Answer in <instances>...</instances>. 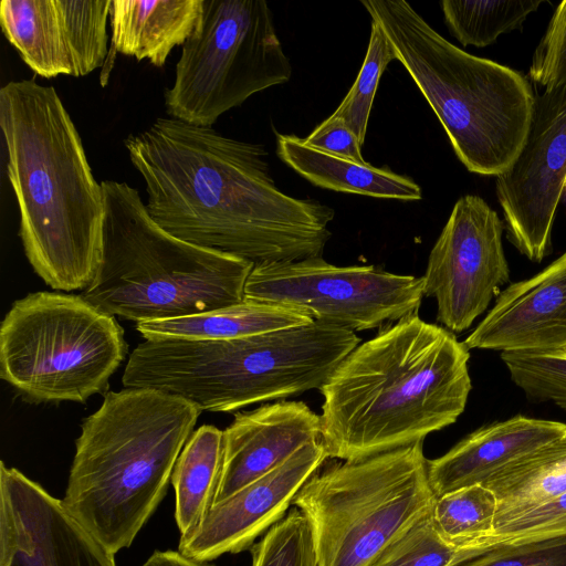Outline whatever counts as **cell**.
Here are the masks:
<instances>
[{"mask_svg": "<svg viewBox=\"0 0 566 566\" xmlns=\"http://www.w3.org/2000/svg\"><path fill=\"white\" fill-rule=\"evenodd\" d=\"M124 329L81 295L35 292L0 327V377L31 402L84 403L126 357Z\"/></svg>", "mask_w": 566, "mask_h": 566, "instance_id": "9c48e42d", "label": "cell"}, {"mask_svg": "<svg viewBox=\"0 0 566 566\" xmlns=\"http://www.w3.org/2000/svg\"><path fill=\"white\" fill-rule=\"evenodd\" d=\"M469 358L452 332L418 313L359 344L319 388L328 458L371 457L454 423L472 388Z\"/></svg>", "mask_w": 566, "mask_h": 566, "instance_id": "7a4b0ae2", "label": "cell"}, {"mask_svg": "<svg viewBox=\"0 0 566 566\" xmlns=\"http://www.w3.org/2000/svg\"><path fill=\"white\" fill-rule=\"evenodd\" d=\"M423 441L334 463L293 504L308 518L321 566H374L434 503Z\"/></svg>", "mask_w": 566, "mask_h": 566, "instance_id": "ba28073f", "label": "cell"}, {"mask_svg": "<svg viewBox=\"0 0 566 566\" xmlns=\"http://www.w3.org/2000/svg\"><path fill=\"white\" fill-rule=\"evenodd\" d=\"M165 231L252 263L322 256L334 209L279 189L262 144L159 117L124 140Z\"/></svg>", "mask_w": 566, "mask_h": 566, "instance_id": "6da1fadb", "label": "cell"}, {"mask_svg": "<svg viewBox=\"0 0 566 566\" xmlns=\"http://www.w3.org/2000/svg\"><path fill=\"white\" fill-rule=\"evenodd\" d=\"M483 485L496 496L495 526L566 492V433L503 468Z\"/></svg>", "mask_w": 566, "mask_h": 566, "instance_id": "cb8c5ba5", "label": "cell"}, {"mask_svg": "<svg viewBox=\"0 0 566 566\" xmlns=\"http://www.w3.org/2000/svg\"><path fill=\"white\" fill-rule=\"evenodd\" d=\"M328 458L319 441L308 443L282 465L213 505L178 552L199 562L250 548L254 539L286 514L304 483Z\"/></svg>", "mask_w": 566, "mask_h": 566, "instance_id": "2e32d148", "label": "cell"}, {"mask_svg": "<svg viewBox=\"0 0 566 566\" xmlns=\"http://www.w3.org/2000/svg\"><path fill=\"white\" fill-rule=\"evenodd\" d=\"M315 321L302 308L281 303L243 298L240 303L198 315L140 322L145 339H234L298 327Z\"/></svg>", "mask_w": 566, "mask_h": 566, "instance_id": "7402d4cb", "label": "cell"}, {"mask_svg": "<svg viewBox=\"0 0 566 566\" xmlns=\"http://www.w3.org/2000/svg\"><path fill=\"white\" fill-rule=\"evenodd\" d=\"M223 431L199 427L187 440L171 474L180 538L190 535L213 506L223 465Z\"/></svg>", "mask_w": 566, "mask_h": 566, "instance_id": "603a6c76", "label": "cell"}, {"mask_svg": "<svg viewBox=\"0 0 566 566\" xmlns=\"http://www.w3.org/2000/svg\"><path fill=\"white\" fill-rule=\"evenodd\" d=\"M397 54L379 23L371 20L367 52L358 75L345 98L332 114L340 118L364 144L368 119L381 74Z\"/></svg>", "mask_w": 566, "mask_h": 566, "instance_id": "83f0119b", "label": "cell"}, {"mask_svg": "<svg viewBox=\"0 0 566 566\" xmlns=\"http://www.w3.org/2000/svg\"><path fill=\"white\" fill-rule=\"evenodd\" d=\"M322 419L303 401L281 400L237 412L223 431V465L213 505L321 440Z\"/></svg>", "mask_w": 566, "mask_h": 566, "instance_id": "ac0fdd59", "label": "cell"}, {"mask_svg": "<svg viewBox=\"0 0 566 566\" xmlns=\"http://www.w3.org/2000/svg\"><path fill=\"white\" fill-rule=\"evenodd\" d=\"M142 566H213L175 551H155Z\"/></svg>", "mask_w": 566, "mask_h": 566, "instance_id": "836d02e7", "label": "cell"}, {"mask_svg": "<svg viewBox=\"0 0 566 566\" xmlns=\"http://www.w3.org/2000/svg\"><path fill=\"white\" fill-rule=\"evenodd\" d=\"M203 0H112L111 48L105 62L116 53L148 60L161 67L175 46L192 34Z\"/></svg>", "mask_w": 566, "mask_h": 566, "instance_id": "ffe728a7", "label": "cell"}, {"mask_svg": "<svg viewBox=\"0 0 566 566\" xmlns=\"http://www.w3.org/2000/svg\"><path fill=\"white\" fill-rule=\"evenodd\" d=\"M252 566H321L311 523L296 506L252 545Z\"/></svg>", "mask_w": 566, "mask_h": 566, "instance_id": "f1b7e54d", "label": "cell"}, {"mask_svg": "<svg viewBox=\"0 0 566 566\" xmlns=\"http://www.w3.org/2000/svg\"><path fill=\"white\" fill-rule=\"evenodd\" d=\"M105 197L103 258L80 294L112 316L170 319L230 306L244 298L254 263L174 237L126 182H101Z\"/></svg>", "mask_w": 566, "mask_h": 566, "instance_id": "52a82bcc", "label": "cell"}, {"mask_svg": "<svg viewBox=\"0 0 566 566\" xmlns=\"http://www.w3.org/2000/svg\"><path fill=\"white\" fill-rule=\"evenodd\" d=\"M64 506L15 468L0 463V566H116Z\"/></svg>", "mask_w": 566, "mask_h": 566, "instance_id": "9a60e30c", "label": "cell"}, {"mask_svg": "<svg viewBox=\"0 0 566 566\" xmlns=\"http://www.w3.org/2000/svg\"><path fill=\"white\" fill-rule=\"evenodd\" d=\"M527 76L545 90L566 82V0L553 12L533 53Z\"/></svg>", "mask_w": 566, "mask_h": 566, "instance_id": "4dcf8cb0", "label": "cell"}, {"mask_svg": "<svg viewBox=\"0 0 566 566\" xmlns=\"http://www.w3.org/2000/svg\"><path fill=\"white\" fill-rule=\"evenodd\" d=\"M566 181V82L536 96L526 142L513 165L495 177L506 239L532 262L552 247Z\"/></svg>", "mask_w": 566, "mask_h": 566, "instance_id": "4fadbf2b", "label": "cell"}, {"mask_svg": "<svg viewBox=\"0 0 566 566\" xmlns=\"http://www.w3.org/2000/svg\"><path fill=\"white\" fill-rule=\"evenodd\" d=\"M463 343L468 349L501 353L566 350V252L500 292Z\"/></svg>", "mask_w": 566, "mask_h": 566, "instance_id": "e0dca14e", "label": "cell"}, {"mask_svg": "<svg viewBox=\"0 0 566 566\" xmlns=\"http://www.w3.org/2000/svg\"><path fill=\"white\" fill-rule=\"evenodd\" d=\"M497 509L492 490L475 484L437 496L431 517L440 536L462 548L493 535Z\"/></svg>", "mask_w": 566, "mask_h": 566, "instance_id": "484cf974", "label": "cell"}, {"mask_svg": "<svg viewBox=\"0 0 566 566\" xmlns=\"http://www.w3.org/2000/svg\"><path fill=\"white\" fill-rule=\"evenodd\" d=\"M292 66L265 0H203L165 92L169 117L212 127L253 94L290 81Z\"/></svg>", "mask_w": 566, "mask_h": 566, "instance_id": "30bf717a", "label": "cell"}, {"mask_svg": "<svg viewBox=\"0 0 566 566\" xmlns=\"http://www.w3.org/2000/svg\"><path fill=\"white\" fill-rule=\"evenodd\" d=\"M359 343L354 331L319 321L234 339L150 338L130 354L122 382L200 412H231L319 389Z\"/></svg>", "mask_w": 566, "mask_h": 566, "instance_id": "5b68a950", "label": "cell"}, {"mask_svg": "<svg viewBox=\"0 0 566 566\" xmlns=\"http://www.w3.org/2000/svg\"><path fill=\"white\" fill-rule=\"evenodd\" d=\"M566 532V492L495 526L489 538Z\"/></svg>", "mask_w": 566, "mask_h": 566, "instance_id": "1f68e13d", "label": "cell"}, {"mask_svg": "<svg viewBox=\"0 0 566 566\" xmlns=\"http://www.w3.org/2000/svg\"><path fill=\"white\" fill-rule=\"evenodd\" d=\"M460 549L440 536L430 511L394 542L374 566H451Z\"/></svg>", "mask_w": 566, "mask_h": 566, "instance_id": "f546056e", "label": "cell"}, {"mask_svg": "<svg viewBox=\"0 0 566 566\" xmlns=\"http://www.w3.org/2000/svg\"><path fill=\"white\" fill-rule=\"evenodd\" d=\"M276 155L316 187L400 200H420L422 190L410 177L388 167L358 164L307 145L295 135L276 134Z\"/></svg>", "mask_w": 566, "mask_h": 566, "instance_id": "44dd1931", "label": "cell"}, {"mask_svg": "<svg viewBox=\"0 0 566 566\" xmlns=\"http://www.w3.org/2000/svg\"><path fill=\"white\" fill-rule=\"evenodd\" d=\"M305 143L334 156L358 164H366L361 145L354 132L340 118L332 115L322 122L306 138Z\"/></svg>", "mask_w": 566, "mask_h": 566, "instance_id": "d6a6232c", "label": "cell"}, {"mask_svg": "<svg viewBox=\"0 0 566 566\" xmlns=\"http://www.w3.org/2000/svg\"><path fill=\"white\" fill-rule=\"evenodd\" d=\"M565 191H566V181H565Z\"/></svg>", "mask_w": 566, "mask_h": 566, "instance_id": "e575fe53", "label": "cell"}, {"mask_svg": "<svg viewBox=\"0 0 566 566\" xmlns=\"http://www.w3.org/2000/svg\"><path fill=\"white\" fill-rule=\"evenodd\" d=\"M566 433V423L522 415L480 427L443 455L427 460L428 480L437 496L484 484L503 468Z\"/></svg>", "mask_w": 566, "mask_h": 566, "instance_id": "d6986e66", "label": "cell"}, {"mask_svg": "<svg viewBox=\"0 0 566 566\" xmlns=\"http://www.w3.org/2000/svg\"><path fill=\"white\" fill-rule=\"evenodd\" d=\"M423 277L375 265L337 266L322 256L254 265L244 297L307 311L315 321L364 331L417 314Z\"/></svg>", "mask_w": 566, "mask_h": 566, "instance_id": "8fae6325", "label": "cell"}, {"mask_svg": "<svg viewBox=\"0 0 566 566\" xmlns=\"http://www.w3.org/2000/svg\"><path fill=\"white\" fill-rule=\"evenodd\" d=\"M542 0H443L441 10L450 33L463 45L484 48L502 34L521 29Z\"/></svg>", "mask_w": 566, "mask_h": 566, "instance_id": "d4e9b609", "label": "cell"}, {"mask_svg": "<svg viewBox=\"0 0 566 566\" xmlns=\"http://www.w3.org/2000/svg\"><path fill=\"white\" fill-rule=\"evenodd\" d=\"M451 566H566V532L486 538L462 547Z\"/></svg>", "mask_w": 566, "mask_h": 566, "instance_id": "4316f807", "label": "cell"}, {"mask_svg": "<svg viewBox=\"0 0 566 566\" xmlns=\"http://www.w3.org/2000/svg\"><path fill=\"white\" fill-rule=\"evenodd\" d=\"M200 413L182 398L124 388L83 420L62 502L114 555L163 501Z\"/></svg>", "mask_w": 566, "mask_h": 566, "instance_id": "277c9868", "label": "cell"}, {"mask_svg": "<svg viewBox=\"0 0 566 566\" xmlns=\"http://www.w3.org/2000/svg\"><path fill=\"white\" fill-rule=\"evenodd\" d=\"M112 0H2L0 27L38 75L84 76L105 65Z\"/></svg>", "mask_w": 566, "mask_h": 566, "instance_id": "5bb4252c", "label": "cell"}, {"mask_svg": "<svg viewBox=\"0 0 566 566\" xmlns=\"http://www.w3.org/2000/svg\"><path fill=\"white\" fill-rule=\"evenodd\" d=\"M0 128L28 261L52 289L84 291L102 263L106 206L71 115L53 86L10 81Z\"/></svg>", "mask_w": 566, "mask_h": 566, "instance_id": "3957f363", "label": "cell"}, {"mask_svg": "<svg viewBox=\"0 0 566 566\" xmlns=\"http://www.w3.org/2000/svg\"><path fill=\"white\" fill-rule=\"evenodd\" d=\"M504 223L476 195L460 197L432 247L423 274L424 296L437 302V321L462 333L510 281Z\"/></svg>", "mask_w": 566, "mask_h": 566, "instance_id": "7c38bea8", "label": "cell"}, {"mask_svg": "<svg viewBox=\"0 0 566 566\" xmlns=\"http://www.w3.org/2000/svg\"><path fill=\"white\" fill-rule=\"evenodd\" d=\"M382 28L464 167L496 177L521 153L536 96L516 70L472 55L438 33L405 0H361Z\"/></svg>", "mask_w": 566, "mask_h": 566, "instance_id": "8992f818", "label": "cell"}]
</instances>
